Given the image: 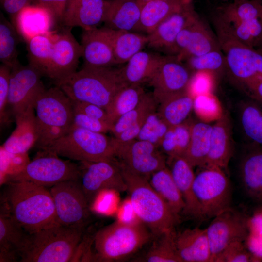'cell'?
Instances as JSON below:
<instances>
[{
	"mask_svg": "<svg viewBox=\"0 0 262 262\" xmlns=\"http://www.w3.org/2000/svg\"><path fill=\"white\" fill-rule=\"evenodd\" d=\"M108 0H69L61 24L64 27L90 30L104 22Z\"/></svg>",
	"mask_w": 262,
	"mask_h": 262,
	"instance_id": "19",
	"label": "cell"
},
{
	"mask_svg": "<svg viewBox=\"0 0 262 262\" xmlns=\"http://www.w3.org/2000/svg\"><path fill=\"white\" fill-rule=\"evenodd\" d=\"M79 165L82 186L89 204L103 190L127 191L118 162L115 159L79 162Z\"/></svg>",
	"mask_w": 262,
	"mask_h": 262,
	"instance_id": "11",
	"label": "cell"
},
{
	"mask_svg": "<svg viewBox=\"0 0 262 262\" xmlns=\"http://www.w3.org/2000/svg\"><path fill=\"white\" fill-rule=\"evenodd\" d=\"M195 175L193 188L200 206L203 219L214 217L230 207L231 187L223 169L203 166Z\"/></svg>",
	"mask_w": 262,
	"mask_h": 262,
	"instance_id": "8",
	"label": "cell"
},
{
	"mask_svg": "<svg viewBox=\"0 0 262 262\" xmlns=\"http://www.w3.org/2000/svg\"><path fill=\"white\" fill-rule=\"evenodd\" d=\"M213 262H255L245 242L236 241L225 247L214 259Z\"/></svg>",
	"mask_w": 262,
	"mask_h": 262,
	"instance_id": "48",
	"label": "cell"
},
{
	"mask_svg": "<svg viewBox=\"0 0 262 262\" xmlns=\"http://www.w3.org/2000/svg\"><path fill=\"white\" fill-rule=\"evenodd\" d=\"M193 105L194 98L187 91L162 101L158 113L169 127H173L185 121Z\"/></svg>",
	"mask_w": 262,
	"mask_h": 262,
	"instance_id": "35",
	"label": "cell"
},
{
	"mask_svg": "<svg viewBox=\"0 0 262 262\" xmlns=\"http://www.w3.org/2000/svg\"><path fill=\"white\" fill-rule=\"evenodd\" d=\"M81 44L83 66L111 67L116 65L111 29L103 26L90 30H83Z\"/></svg>",
	"mask_w": 262,
	"mask_h": 262,
	"instance_id": "18",
	"label": "cell"
},
{
	"mask_svg": "<svg viewBox=\"0 0 262 262\" xmlns=\"http://www.w3.org/2000/svg\"><path fill=\"white\" fill-rule=\"evenodd\" d=\"M125 181L132 209L138 219L155 237L174 230L180 221L148 180L136 175L118 162Z\"/></svg>",
	"mask_w": 262,
	"mask_h": 262,
	"instance_id": "3",
	"label": "cell"
},
{
	"mask_svg": "<svg viewBox=\"0 0 262 262\" xmlns=\"http://www.w3.org/2000/svg\"><path fill=\"white\" fill-rule=\"evenodd\" d=\"M193 109L196 114L205 121L217 120L224 113L216 98L210 93L195 97Z\"/></svg>",
	"mask_w": 262,
	"mask_h": 262,
	"instance_id": "47",
	"label": "cell"
},
{
	"mask_svg": "<svg viewBox=\"0 0 262 262\" xmlns=\"http://www.w3.org/2000/svg\"></svg>",
	"mask_w": 262,
	"mask_h": 262,
	"instance_id": "62",
	"label": "cell"
},
{
	"mask_svg": "<svg viewBox=\"0 0 262 262\" xmlns=\"http://www.w3.org/2000/svg\"><path fill=\"white\" fill-rule=\"evenodd\" d=\"M232 141L229 117L224 113L212 125L209 152L204 166L227 169L232 155Z\"/></svg>",
	"mask_w": 262,
	"mask_h": 262,
	"instance_id": "24",
	"label": "cell"
},
{
	"mask_svg": "<svg viewBox=\"0 0 262 262\" xmlns=\"http://www.w3.org/2000/svg\"><path fill=\"white\" fill-rule=\"evenodd\" d=\"M74 109L97 119L110 123L106 111L102 107L89 102L72 101Z\"/></svg>",
	"mask_w": 262,
	"mask_h": 262,
	"instance_id": "53",
	"label": "cell"
},
{
	"mask_svg": "<svg viewBox=\"0 0 262 262\" xmlns=\"http://www.w3.org/2000/svg\"><path fill=\"white\" fill-rule=\"evenodd\" d=\"M242 187L247 196L262 205V146L249 143L239 165Z\"/></svg>",
	"mask_w": 262,
	"mask_h": 262,
	"instance_id": "21",
	"label": "cell"
},
{
	"mask_svg": "<svg viewBox=\"0 0 262 262\" xmlns=\"http://www.w3.org/2000/svg\"><path fill=\"white\" fill-rule=\"evenodd\" d=\"M5 182L0 209L26 232L32 234L58 224L49 190L26 180Z\"/></svg>",
	"mask_w": 262,
	"mask_h": 262,
	"instance_id": "1",
	"label": "cell"
},
{
	"mask_svg": "<svg viewBox=\"0 0 262 262\" xmlns=\"http://www.w3.org/2000/svg\"><path fill=\"white\" fill-rule=\"evenodd\" d=\"M215 34L226 60V68L232 78L244 89L262 70V53L240 42L228 24L216 16Z\"/></svg>",
	"mask_w": 262,
	"mask_h": 262,
	"instance_id": "7",
	"label": "cell"
},
{
	"mask_svg": "<svg viewBox=\"0 0 262 262\" xmlns=\"http://www.w3.org/2000/svg\"><path fill=\"white\" fill-rule=\"evenodd\" d=\"M192 0H155L143 5L138 33L147 34L152 32L163 21L180 11Z\"/></svg>",
	"mask_w": 262,
	"mask_h": 262,
	"instance_id": "30",
	"label": "cell"
},
{
	"mask_svg": "<svg viewBox=\"0 0 262 262\" xmlns=\"http://www.w3.org/2000/svg\"><path fill=\"white\" fill-rule=\"evenodd\" d=\"M56 32L36 35L27 40L29 64L45 76L50 62Z\"/></svg>",
	"mask_w": 262,
	"mask_h": 262,
	"instance_id": "36",
	"label": "cell"
},
{
	"mask_svg": "<svg viewBox=\"0 0 262 262\" xmlns=\"http://www.w3.org/2000/svg\"><path fill=\"white\" fill-rule=\"evenodd\" d=\"M148 180L171 210L179 216L184 209L185 203L169 168L166 166L156 171Z\"/></svg>",
	"mask_w": 262,
	"mask_h": 262,
	"instance_id": "33",
	"label": "cell"
},
{
	"mask_svg": "<svg viewBox=\"0 0 262 262\" xmlns=\"http://www.w3.org/2000/svg\"><path fill=\"white\" fill-rule=\"evenodd\" d=\"M58 224L84 229L91 218L89 203L80 179L66 180L50 187Z\"/></svg>",
	"mask_w": 262,
	"mask_h": 262,
	"instance_id": "10",
	"label": "cell"
},
{
	"mask_svg": "<svg viewBox=\"0 0 262 262\" xmlns=\"http://www.w3.org/2000/svg\"><path fill=\"white\" fill-rule=\"evenodd\" d=\"M212 126L205 122L191 123L190 139L183 157L193 167L204 165L209 152Z\"/></svg>",
	"mask_w": 262,
	"mask_h": 262,
	"instance_id": "31",
	"label": "cell"
},
{
	"mask_svg": "<svg viewBox=\"0 0 262 262\" xmlns=\"http://www.w3.org/2000/svg\"><path fill=\"white\" fill-rule=\"evenodd\" d=\"M42 75L30 64L19 62L11 68L8 107L14 117L31 106H33L37 96L44 90Z\"/></svg>",
	"mask_w": 262,
	"mask_h": 262,
	"instance_id": "15",
	"label": "cell"
},
{
	"mask_svg": "<svg viewBox=\"0 0 262 262\" xmlns=\"http://www.w3.org/2000/svg\"><path fill=\"white\" fill-rule=\"evenodd\" d=\"M191 125L185 121L169 127L159 146L162 152L168 157H183L190 142Z\"/></svg>",
	"mask_w": 262,
	"mask_h": 262,
	"instance_id": "42",
	"label": "cell"
},
{
	"mask_svg": "<svg viewBox=\"0 0 262 262\" xmlns=\"http://www.w3.org/2000/svg\"><path fill=\"white\" fill-rule=\"evenodd\" d=\"M253 98L255 100L262 104V81L255 88Z\"/></svg>",
	"mask_w": 262,
	"mask_h": 262,
	"instance_id": "58",
	"label": "cell"
},
{
	"mask_svg": "<svg viewBox=\"0 0 262 262\" xmlns=\"http://www.w3.org/2000/svg\"><path fill=\"white\" fill-rule=\"evenodd\" d=\"M146 93L141 85H127L119 91L106 110L110 123L113 125L121 116L135 108Z\"/></svg>",
	"mask_w": 262,
	"mask_h": 262,
	"instance_id": "39",
	"label": "cell"
},
{
	"mask_svg": "<svg viewBox=\"0 0 262 262\" xmlns=\"http://www.w3.org/2000/svg\"><path fill=\"white\" fill-rule=\"evenodd\" d=\"M222 0L223 1H227L229 0Z\"/></svg>",
	"mask_w": 262,
	"mask_h": 262,
	"instance_id": "61",
	"label": "cell"
},
{
	"mask_svg": "<svg viewBox=\"0 0 262 262\" xmlns=\"http://www.w3.org/2000/svg\"><path fill=\"white\" fill-rule=\"evenodd\" d=\"M112 46L116 65L127 63L147 45V34L111 29Z\"/></svg>",
	"mask_w": 262,
	"mask_h": 262,
	"instance_id": "32",
	"label": "cell"
},
{
	"mask_svg": "<svg viewBox=\"0 0 262 262\" xmlns=\"http://www.w3.org/2000/svg\"><path fill=\"white\" fill-rule=\"evenodd\" d=\"M71 29L64 27L55 34L52 52L45 76L55 82L76 71L82 57L81 44L74 37Z\"/></svg>",
	"mask_w": 262,
	"mask_h": 262,
	"instance_id": "17",
	"label": "cell"
},
{
	"mask_svg": "<svg viewBox=\"0 0 262 262\" xmlns=\"http://www.w3.org/2000/svg\"><path fill=\"white\" fill-rule=\"evenodd\" d=\"M251 99L241 104V127L249 143L262 146V108L259 102Z\"/></svg>",
	"mask_w": 262,
	"mask_h": 262,
	"instance_id": "37",
	"label": "cell"
},
{
	"mask_svg": "<svg viewBox=\"0 0 262 262\" xmlns=\"http://www.w3.org/2000/svg\"><path fill=\"white\" fill-rule=\"evenodd\" d=\"M227 23L234 36L242 43L256 49L260 47L262 43V18Z\"/></svg>",
	"mask_w": 262,
	"mask_h": 262,
	"instance_id": "44",
	"label": "cell"
},
{
	"mask_svg": "<svg viewBox=\"0 0 262 262\" xmlns=\"http://www.w3.org/2000/svg\"><path fill=\"white\" fill-rule=\"evenodd\" d=\"M163 55L141 51L133 56L120 69L121 76L127 85H141L149 82L160 63Z\"/></svg>",
	"mask_w": 262,
	"mask_h": 262,
	"instance_id": "29",
	"label": "cell"
},
{
	"mask_svg": "<svg viewBox=\"0 0 262 262\" xmlns=\"http://www.w3.org/2000/svg\"><path fill=\"white\" fill-rule=\"evenodd\" d=\"M169 127L155 111L146 118L136 139L149 142L159 147Z\"/></svg>",
	"mask_w": 262,
	"mask_h": 262,
	"instance_id": "46",
	"label": "cell"
},
{
	"mask_svg": "<svg viewBox=\"0 0 262 262\" xmlns=\"http://www.w3.org/2000/svg\"><path fill=\"white\" fill-rule=\"evenodd\" d=\"M59 157L41 151L21 171L7 176L6 182L26 180L47 188L63 181L80 179L79 164Z\"/></svg>",
	"mask_w": 262,
	"mask_h": 262,
	"instance_id": "9",
	"label": "cell"
},
{
	"mask_svg": "<svg viewBox=\"0 0 262 262\" xmlns=\"http://www.w3.org/2000/svg\"><path fill=\"white\" fill-rule=\"evenodd\" d=\"M55 84L72 101L93 103L105 110L117 93L127 86L120 69L85 66Z\"/></svg>",
	"mask_w": 262,
	"mask_h": 262,
	"instance_id": "2",
	"label": "cell"
},
{
	"mask_svg": "<svg viewBox=\"0 0 262 262\" xmlns=\"http://www.w3.org/2000/svg\"><path fill=\"white\" fill-rule=\"evenodd\" d=\"M155 100L152 94L146 93L138 105L119 118L113 125L111 132L115 137L130 126L145 120L155 111Z\"/></svg>",
	"mask_w": 262,
	"mask_h": 262,
	"instance_id": "43",
	"label": "cell"
},
{
	"mask_svg": "<svg viewBox=\"0 0 262 262\" xmlns=\"http://www.w3.org/2000/svg\"><path fill=\"white\" fill-rule=\"evenodd\" d=\"M83 230L57 224L30 234L19 262H71L82 241Z\"/></svg>",
	"mask_w": 262,
	"mask_h": 262,
	"instance_id": "5",
	"label": "cell"
},
{
	"mask_svg": "<svg viewBox=\"0 0 262 262\" xmlns=\"http://www.w3.org/2000/svg\"><path fill=\"white\" fill-rule=\"evenodd\" d=\"M55 22L48 10L35 5L24 8L12 21L25 42L36 35L54 32Z\"/></svg>",
	"mask_w": 262,
	"mask_h": 262,
	"instance_id": "27",
	"label": "cell"
},
{
	"mask_svg": "<svg viewBox=\"0 0 262 262\" xmlns=\"http://www.w3.org/2000/svg\"><path fill=\"white\" fill-rule=\"evenodd\" d=\"M155 238L144 224L117 220L98 230L94 238L98 262H115L136 252Z\"/></svg>",
	"mask_w": 262,
	"mask_h": 262,
	"instance_id": "4",
	"label": "cell"
},
{
	"mask_svg": "<svg viewBox=\"0 0 262 262\" xmlns=\"http://www.w3.org/2000/svg\"><path fill=\"white\" fill-rule=\"evenodd\" d=\"M115 147V157L121 164L148 180L153 173L166 166L164 155L159 147L149 142L136 139Z\"/></svg>",
	"mask_w": 262,
	"mask_h": 262,
	"instance_id": "13",
	"label": "cell"
},
{
	"mask_svg": "<svg viewBox=\"0 0 262 262\" xmlns=\"http://www.w3.org/2000/svg\"><path fill=\"white\" fill-rule=\"evenodd\" d=\"M16 128L1 146L11 154L28 152L34 146L38 137L37 121L33 106L14 116Z\"/></svg>",
	"mask_w": 262,
	"mask_h": 262,
	"instance_id": "23",
	"label": "cell"
},
{
	"mask_svg": "<svg viewBox=\"0 0 262 262\" xmlns=\"http://www.w3.org/2000/svg\"><path fill=\"white\" fill-rule=\"evenodd\" d=\"M175 242L182 262H211L206 228L188 229L176 233Z\"/></svg>",
	"mask_w": 262,
	"mask_h": 262,
	"instance_id": "26",
	"label": "cell"
},
{
	"mask_svg": "<svg viewBox=\"0 0 262 262\" xmlns=\"http://www.w3.org/2000/svg\"><path fill=\"white\" fill-rule=\"evenodd\" d=\"M217 16L229 24L262 18V0H233L219 8Z\"/></svg>",
	"mask_w": 262,
	"mask_h": 262,
	"instance_id": "38",
	"label": "cell"
},
{
	"mask_svg": "<svg viewBox=\"0 0 262 262\" xmlns=\"http://www.w3.org/2000/svg\"><path fill=\"white\" fill-rule=\"evenodd\" d=\"M198 16L192 1L180 11L169 16L147 34V46L166 53L179 33Z\"/></svg>",
	"mask_w": 262,
	"mask_h": 262,
	"instance_id": "20",
	"label": "cell"
},
{
	"mask_svg": "<svg viewBox=\"0 0 262 262\" xmlns=\"http://www.w3.org/2000/svg\"><path fill=\"white\" fill-rule=\"evenodd\" d=\"M11 68L1 64L0 66V121L3 124L9 120L7 111Z\"/></svg>",
	"mask_w": 262,
	"mask_h": 262,
	"instance_id": "49",
	"label": "cell"
},
{
	"mask_svg": "<svg viewBox=\"0 0 262 262\" xmlns=\"http://www.w3.org/2000/svg\"><path fill=\"white\" fill-rule=\"evenodd\" d=\"M245 244L255 262H262V235L249 232Z\"/></svg>",
	"mask_w": 262,
	"mask_h": 262,
	"instance_id": "55",
	"label": "cell"
},
{
	"mask_svg": "<svg viewBox=\"0 0 262 262\" xmlns=\"http://www.w3.org/2000/svg\"><path fill=\"white\" fill-rule=\"evenodd\" d=\"M183 61L194 73L218 72L226 68L225 57L221 49L212 50L199 56L189 57Z\"/></svg>",
	"mask_w": 262,
	"mask_h": 262,
	"instance_id": "45",
	"label": "cell"
},
{
	"mask_svg": "<svg viewBox=\"0 0 262 262\" xmlns=\"http://www.w3.org/2000/svg\"><path fill=\"white\" fill-rule=\"evenodd\" d=\"M30 235L0 209V262L20 261L29 243Z\"/></svg>",
	"mask_w": 262,
	"mask_h": 262,
	"instance_id": "25",
	"label": "cell"
},
{
	"mask_svg": "<svg viewBox=\"0 0 262 262\" xmlns=\"http://www.w3.org/2000/svg\"><path fill=\"white\" fill-rule=\"evenodd\" d=\"M248 218L231 207L213 217L206 228L211 251V262L228 245L245 242L248 233Z\"/></svg>",
	"mask_w": 262,
	"mask_h": 262,
	"instance_id": "14",
	"label": "cell"
},
{
	"mask_svg": "<svg viewBox=\"0 0 262 262\" xmlns=\"http://www.w3.org/2000/svg\"><path fill=\"white\" fill-rule=\"evenodd\" d=\"M24 41L17 29L1 13L0 16V61L12 67L19 62L17 46Z\"/></svg>",
	"mask_w": 262,
	"mask_h": 262,
	"instance_id": "40",
	"label": "cell"
},
{
	"mask_svg": "<svg viewBox=\"0 0 262 262\" xmlns=\"http://www.w3.org/2000/svg\"><path fill=\"white\" fill-rule=\"evenodd\" d=\"M38 137L35 146L41 150L62 137L70 130L57 127L38 126Z\"/></svg>",
	"mask_w": 262,
	"mask_h": 262,
	"instance_id": "51",
	"label": "cell"
},
{
	"mask_svg": "<svg viewBox=\"0 0 262 262\" xmlns=\"http://www.w3.org/2000/svg\"><path fill=\"white\" fill-rule=\"evenodd\" d=\"M69 0H33L35 5L43 7L53 16L56 22L61 23L66 5Z\"/></svg>",
	"mask_w": 262,
	"mask_h": 262,
	"instance_id": "54",
	"label": "cell"
},
{
	"mask_svg": "<svg viewBox=\"0 0 262 262\" xmlns=\"http://www.w3.org/2000/svg\"><path fill=\"white\" fill-rule=\"evenodd\" d=\"M142 7L138 0H108L104 26L137 32Z\"/></svg>",
	"mask_w": 262,
	"mask_h": 262,
	"instance_id": "28",
	"label": "cell"
},
{
	"mask_svg": "<svg viewBox=\"0 0 262 262\" xmlns=\"http://www.w3.org/2000/svg\"><path fill=\"white\" fill-rule=\"evenodd\" d=\"M257 49L260 50L262 53V43L260 47Z\"/></svg>",
	"mask_w": 262,
	"mask_h": 262,
	"instance_id": "60",
	"label": "cell"
},
{
	"mask_svg": "<svg viewBox=\"0 0 262 262\" xmlns=\"http://www.w3.org/2000/svg\"><path fill=\"white\" fill-rule=\"evenodd\" d=\"M152 0H138V1L141 4V5L143 6V5H144L145 3Z\"/></svg>",
	"mask_w": 262,
	"mask_h": 262,
	"instance_id": "59",
	"label": "cell"
},
{
	"mask_svg": "<svg viewBox=\"0 0 262 262\" xmlns=\"http://www.w3.org/2000/svg\"><path fill=\"white\" fill-rule=\"evenodd\" d=\"M176 232L174 230L155 237L156 240L139 262H182L178 255L175 245Z\"/></svg>",
	"mask_w": 262,
	"mask_h": 262,
	"instance_id": "41",
	"label": "cell"
},
{
	"mask_svg": "<svg viewBox=\"0 0 262 262\" xmlns=\"http://www.w3.org/2000/svg\"><path fill=\"white\" fill-rule=\"evenodd\" d=\"M166 163L185 203L182 213L195 219H203L200 206L194 192L193 167L182 156L168 157Z\"/></svg>",
	"mask_w": 262,
	"mask_h": 262,
	"instance_id": "22",
	"label": "cell"
},
{
	"mask_svg": "<svg viewBox=\"0 0 262 262\" xmlns=\"http://www.w3.org/2000/svg\"><path fill=\"white\" fill-rule=\"evenodd\" d=\"M209 72L194 73L191 79L187 92L193 98L203 94L209 93L211 87V80Z\"/></svg>",
	"mask_w": 262,
	"mask_h": 262,
	"instance_id": "52",
	"label": "cell"
},
{
	"mask_svg": "<svg viewBox=\"0 0 262 262\" xmlns=\"http://www.w3.org/2000/svg\"><path fill=\"white\" fill-rule=\"evenodd\" d=\"M33 107L38 127H57L70 130L72 126V101L57 86L41 92L36 98Z\"/></svg>",
	"mask_w": 262,
	"mask_h": 262,
	"instance_id": "16",
	"label": "cell"
},
{
	"mask_svg": "<svg viewBox=\"0 0 262 262\" xmlns=\"http://www.w3.org/2000/svg\"><path fill=\"white\" fill-rule=\"evenodd\" d=\"M2 9L10 16L12 21L24 8L30 5L33 0H0Z\"/></svg>",
	"mask_w": 262,
	"mask_h": 262,
	"instance_id": "56",
	"label": "cell"
},
{
	"mask_svg": "<svg viewBox=\"0 0 262 262\" xmlns=\"http://www.w3.org/2000/svg\"><path fill=\"white\" fill-rule=\"evenodd\" d=\"M221 49L216 34L199 16L195 20L189 45L181 56L183 61L188 57L199 56Z\"/></svg>",
	"mask_w": 262,
	"mask_h": 262,
	"instance_id": "34",
	"label": "cell"
},
{
	"mask_svg": "<svg viewBox=\"0 0 262 262\" xmlns=\"http://www.w3.org/2000/svg\"><path fill=\"white\" fill-rule=\"evenodd\" d=\"M249 233L262 235V205H259L248 218Z\"/></svg>",
	"mask_w": 262,
	"mask_h": 262,
	"instance_id": "57",
	"label": "cell"
},
{
	"mask_svg": "<svg viewBox=\"0 0 262 262\" xmlns=\"http://www.w3.org/2000/svg\"><path fill=\"white\" fill-rule=\"evenodd\" d=\"M41 151L79 162L115 158L113 137L74 126L66 134Z\"/></svg>",
	"mask_w": 262,
	"mask_h": 262,
	"instance_id": "6",
	"label": "cell"
},
{
	"mask_svg": "<svg viewBox=\"0 0 262 262\" xmlns=\"http://www.w3.org/2000/svg\"><path fill=\"white\" fill-rule=\"evenodd\" d=\"M72 126L93 132L104 133L111 131L112 127L108 123L92 118L74 109Z\"/></svg>",
	"mask_w": 262,
	"mask_h": 262,
	"instance_id": "50",
	"label": "cell"
},
{
	"mask_svg": "<svg viewBox=\"0 0 262 262\" xmlns=\"http://www.w3.org/2000/svg\"><path fill=\"white\" fill-rule=\"evenodd\" d=\"M192 72L177 56L163 55L149 82L152 95L159 104L167 98L187 91Z\"/></svg>",
	"mask_w": 262,
	"mask_h": 262,
	"instance_id": "12",
	"label": "cell"
}]
</instances>
